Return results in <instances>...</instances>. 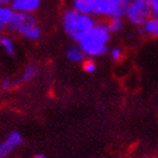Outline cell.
I'll use <instances>...</instances> for the list:
<instances>
[{"instance_id": "cell-1", "label": "cell", "mask_w": 158, "mask_h": 158, "mask_svg": "<svg viewBox=\"0 0 158 158\" xmlns=\"http://www.w3.org/2000/svg\"><path fill=\"white\" fill-rule=\"evenodd\" d=\"M109 24L96 23L93 28L86 32L77 43L86 56H102L107 52V43L111 37Z\"/></svg>"}, {"instance_id": "cell-2", "label": "cell", "mask_w": 158, "mask_h": 158, "mask_svg": "<svg viewBox=\"0 0 158 158\" xmlns=\"http://www.w3.org/2000/svg\"><path fill=\"white\" fill-rule=\"evenodd\" d=\"M96 24L94 16L87 14L79 13L73 8L67 9L62 15L63 30L68 34V36L75 42H78L79 39L94 27Z\"/></svg>"}, {"instance_id": "cell-3", "label": "cell", "mask_w": 158, "mask_h": 158, "mask_svg": "<svg viewBox=\"0 0 158 158\" xmlns=\"http://www.w3.org/2000/svg\"><path fill=\"white\" fill-rule=\"evenodd\" d=\"M8 30L31 41H35L41 36V28L37 19L33 14L30 13H15L13 20L8 25Z\"/></svg>"}, {"instance_id": "cell-4", "label": "cell", "mask_w": 158, "mask_h": 158, "mask_svg": "<svg viewBox=\"0 0 158 158\" xmlns=\"http://www.w3.org/2000/svg\"><path fill=\"white\" fill-rule=\"evenodd\" d=\"M152 9L148 0H135L130 3L127 18L135 26H141L152 17Z\"/></svg>"}, {"instance_id": "cell-5", "label": "cell", "mask_w": 158, "mask_h": 158, "mask_svg": "<svg viewBox=\"0 0 158 158\" xmlns=\"http://www.w3.org/2000/svg\"><path fill=\"white\" fill-rule=\"evenodd\" d=\"M130 3V0H99L98 16H104L107 18H123L127 16Z\"/></svg>"}, {"instance_id": "cell-6", "label": "cell", "mask_w": 158, "mask_h": 158, "mask_svg": "<svg viewBox=\"0 0 158 158\" xmlns=\"http://www.w3.org/2000/svg\"><path fill=\"white\" fill-rule=\"evenodd\" d=\"M71 6L75 10L90 16H98L99 0H73Z\"/></svg>"}, {"instance_id": "cell-7", "label": "cell", "mask_w": 158, "mask_h": 158, "mask_svg": "<svg viewBox=\"0 0 158 158\" xmlns=\"http://www.w3.org/2000/svg\"><path fill=\"white\" fill-rule=\"evenodd\" d=\"M23 142V138L18 131H13L8 135V138L0 143V157H7L11 154L14 148H16Z\"/></svg>"}, {"instance_id": "cell-8", "label": "cell", "mask_w": 158, "mask_h": 158, "mask_svg": "<svg viewBox=\"0 0 158 158\" xmlns=\"http://www.w3.org/2000/svg\"><path fill=\"white\" fill-rule=\"evenodd\" d=\"M41 0H14L10 5L16 13H30L33 14L39 9Z\"/></svg>"}, {"instance_id": "cell-9", "label": "cell", "mask_w": 158, "mask_h": 158, "mask_svg": "<svg viewBox=\"0 0 158 158\" xmlns=\"http://www.w3.org/2000/svg\"><path fill=\"white\" fill-rule=\"evenodd\" d=\"M15 13L16 11L11 8V6L0 5V25L8 27V25L13 20L14 16H15Z\"/></svg>"}, {"instance_id": "cell-10", "label": "cell", "mask_w": 158, "mask_h": 158, "mask_svg": "<svg viewBox=\"0 0 158 158\" xmlns=\"http://www.w3.org/2000/svg\"><path fill=\"white\" fill-rule=\"evenodd\" d=\"M85 52L81 50L80 46L71 45L67 50V58L71 62H82L85 61Z\"/></svg>"}, {"instance_id": "cell-11", "label": "cell", "mask_w": 158, "mask_h": 158, "mask_svg": "<svg viewBox=\"0 0 158 158\" xmlns=\"http://www.w3.org/2000/svg\"><path fill=\"white\" fill-rule=\"evenodd\" d=\"M142 31L146 34L150 36L158 37V18L156 17H150L143 25H142Z\"/></svg>"}, {"instance_id": "cell-12", "label": "cell", "mask_w": 158, "mask_h": 158, "mask_svg": "<svg viewBox=\"0 0 158 158\" xmlns=\"http://www.w3.org/2000/svg\"><path fill=\"white\" fill-rule=\"evenodd\" d=\"M35 73H36V68H35V66H28L26 68V70L24 71L23 75L20 76V78L14 82V85H19L22 82H25V81H27V80H30L31 78H33V77L35 76Z\"/></svg>"}, {"instance_id": "cell-13", "label": "cell", "mask_w": 158, "mask_h": 158, "mask_svg": "<svg viewBox=\"0 0 158 158\" xmlns=\"http://www.w3.org/2000/svg\"><path fill=\"white\" fill-rule=\"evenodd\" d=\"M1 48L6 51L7 54L14 56V53H15V44H14V41L11 40V37L2 36V40H1Z\"/></svg>"}, {"instance_id": "cell-14", "label": "cell", "mask_w": 158, "mask_h": 158, "mask_svg": "<svg viewBox=\"0 0 158 158\" xmlns=\"http://www.w3.org/2000/svg\"><path fill=\"white\" fill-rule=\"evenodd\" d=\"M109 27L112 33H118L123 28L124 24H123V18H120V17H113V18H110Z\"/></svg>"}, {"instance_id": "cell-15", "label": "cell", "mask_w": 158, "mask_h": 158, "mask_svg": "<svg viewBox=\"0 0 158 158\" xmlns=\"http://www.w3.org/2000/svg\"><path fill=\"white\" fill-rule=\"evenodd\" d=\"M84 69H85V71H87V73H92L96 70V64L93 62L92 60H86L85 62H84Z\"/></svg>"}, {"instance_id": "cell-16", "label": "cell", "mask_w": 158, "mask_h": 158, "mask_svg": "<svg viewBox=\"0 0 158 158\" xmlns=\"http://www.w3.org/2000/svg\"><path fill=\"white\" fill-rule=\"evenodd\" d=\"M149 5H150L152 17L158 18V0H149Z\"/></svg>"}, {"instance_id": "cell-17", "label": "cell", "mask_w": 158, "mask_h": 158, "mask_svg": "<svg viewBox=\"0 0 158 158\" xmlns=\"http://www.w3.org/2000/svg\"><path fill=\"white\" fill-rule=\"evenodd\" d=\"M122 54H123V52H122V50L120 49V48H114V49H112V51H111V58H112L113 60H115V61L121 59Z\"/></svg>"}, {"instance_id": "cell-18", "label": "cell", "mask_w": 158, "mask_h": 158, "mask_svg": "<svg viewBox=\"0 0 158 158\" xmlns=\"http://www.w3.org/2000/svg\"><path fill=\"white\" fill-rule=\"evenodd\" d=\"M11 81H10V79H5L2 81V84H1V87H2L3 89H9L10 87H11Z\"/></svg>"}, {"instance_id": "cell-19", "label": "cell", "mask_w": 158, "mask_h": 158, "mask_svg": "<svg viewBox=\"0 0 158 158\" xmlns=\"http://www.w3.org/2000/svg\"><path fill=\"white\" fill-rule=\"evenodd\" d=\"M14 0H0V5H8L10 6L11 3H13Z\"/></svg>"}, {"instance_id": "cell-20", "label": "cell", "mask_w": 158, "mask_h": 158, "mask_svg": "<svg viewBox=\"0 0 158 158\" xmlns=\"http://www.w3.org/2000/svg\"><path fill=\"white\" fill-rule=\"evenodd\" d=\"M34 158H45V156L44 155H36Z\"/></svg>"}, {"instance_id": "cell-21", "label": "cell", "mask_w": 158, "mask_h": 158, "mask_svg": "<svg viewBox=\"0 0 158 158\" xmlns=\"http://www.w3.org/2000/svg\"><path fill=\"white\" fill-rule=\"evenodd\" d=\"M1 40H2V36H0V48H1Z\"/></svg>"}, {"instance_id": "cell-22", "label": "cell", "mask_w": 158, "mask_h": 158, "mask_svg": "<svg viewBox=\"0 0 158 158\" xmlns=\"http://www.w3.org/2000/svg\"><path fill=\"white\" fill-rule=\"evenodd\" d=\"M130 1H131V2H132V1H135V0H130Z\"/></svg>"}, {"instance_id": "cell-23", "label": "cell", "mask_w": 158, "mask_h": 158, "mask_svg": "<svg viewBox=\"0 0 158 158\" xmlns=\"http://www.w3.org/2000/svg\"><path fill=\"white\" fill-rule=\"evenodd\" d=\"M157 158H158V157H157Z\"/></svg>"}]
</instances>
